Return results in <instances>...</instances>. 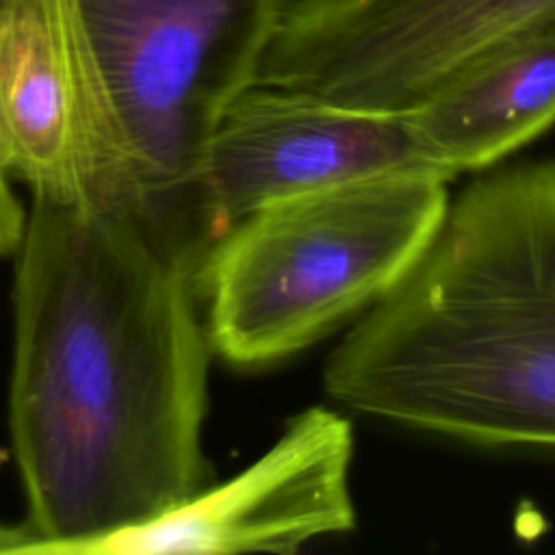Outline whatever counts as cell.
<instances>
[{
    "instance_id": "ba28073f",
    "label": "cell",
    "mask_w": 555,
    "mask_h": 555,
    "mask_svg": "<svg viewBox=\"0 0 555 555\" xmlns=\"http://www.w3.org/2000/svg\"><path fill=\"white\" fill-rule=\"evenodd\" d=\"M0 163L33 195L132 206L67 0H0Z\"/></svg>"
},
{
    "instance_id": "30bf717a",
    "label": "cell",
    "mask_w": 555,
    "mask_h": 555,
    "mask_svg": "<svg viewBox=\"0 0 555 555\" xmlns=\"http://www.w3.org/2000/svg\"><path fill=\"white\" fill-rule=\"evenodd\" d=\"M26 215L11 191L9 171L0 163V256L17 251L26 230Z\"/></svg>"
},
{
    "instance_id": "6da1fadb",
    "label": "cell",
    "mask_w": 555,
    "mask_h": 555,
    "mask_svg": "<svg viewBox=\"0 0 555 555\" xmlns=\"http://www.w3.org/2000/svg\"><path fill=\"white\" fill-rule=\"evenodd\" d=\"M204 256L132 206L33 195L9 388L28 553L82 555L206 488Z\"/></svg>"
},
{
    "instance_id": "52a82bcc",
    "label": "cell",
    "mask_w": 555,
    "mask_h": 555,
    "mask_svg": "<svg viewBox=\"0 0 555 555\" xmlns=\"http://www.w3.org/2000/svg\"><path fill=\"white\" fill-rule=\"evenodd\" d=\"M351 460L349 418L325 405L306 408L230 481L204 488L147 525L93 542L82 555L295 553L356 527Z\"/></svg>"
},
{
    "instance_id": "3957f363",
    "label": "cell",
    "mask_w": 555,
    "mask_h": 555,
    "mask_svg": "<svg viewBox=\"0 0 555 555\" xmlns=\"http://www.w3.org/2000/svg\"><path fill=\"white\" fill-rule=\"evenodd\" d=\"M447 182L388 173L280 199L230 225L197 269L210 349L234 366L273 364L379 301L434 241Z\"/></svg>"
},
{
    "instance_id": "5b68a950",
    "label": "cell",
    "mask_w": 555,
    "mask_h": 555,
    "mask_svg": "<svg viewBox=\"0 0 555 555\" xmlns=\"http://www.w3.org/2000/svg\"><path fill=\"white\" fill-rule=\"evenodd\" d=\"M555 22V0H282L256 82L405 113L464 65Z\"/></svg>"
},
{
    "instance_id": "8992f818",
    "label": "cell",
    "mask_w": 555,
    "mask_h": 555,
    "mask_svg": "<svg viewBox=\"0 0 555 555\" xmlns=\"http://www.w3.org/2000/svg\"><path fill=\"white\" fill-rule=\"evenodd\" d=\"M403 171L442 176L408 113L349 108L251 85L219 119L199 186L219 238L273 202Z\"/></svg>"
},
{
    "instance_id": "7a4b0ae2",
    "label": "cell",
    "mask_w": 555,
    "mask_h": 555,
    "mask_svg": "<svg viewBox=\"0 0 555 555\" xmlns=\"http://www.w3.org/2000/svg\"><path fill=\"white\" fill-rule=\"evenodd\" d=\"M323 386L410 429L555 449V160L475 180L330 353Z\"/></svg>"
},
{
    "instance_id": "8fae6325",
    "label": "cell",
    "mask_w": 555,
    "mask_h": 555,
    "mask_svg": "<svg viewBox=\"0 0 555 555\" xmlns=\"http://www.w3.org/2000/svg\"><path fill=\"white\" fill-rule=\"evenodd\" d=\"M30 535L26 527H7L0 522V553H28Z\"/></svg>"
},
{
    "instance_id": "277c9868",
    "label": "cell",
    "mask_w": 555,
    "mask_h": 555,
    "mask_svg": "<svg viewBox=\"0 0 555 555\" xmlns=\"http://www.w3.org/2000/svg\"><path fill=\"white\" fill-rule=\"evenodd\" d=\"M282 0H67L119 180L163 230L210 247L199 171L256 82Z\"/></svg>"
},
{
    "instance_id": "9c48e42d",
    "label": "cell",
    "mask_w": 555,
    "mask_h": 555,
    "mask_svg": "<svg viewBox=\"0 0 555 555\" xmlns=\"http://www.w3.org/2000/svg\"><path fill=\"white\" fill-rule=\"evenodd\" d=\"M405 113L447 180L522 147L555 124V22L477 56Z\"/></svg>"
}]
</instances>
